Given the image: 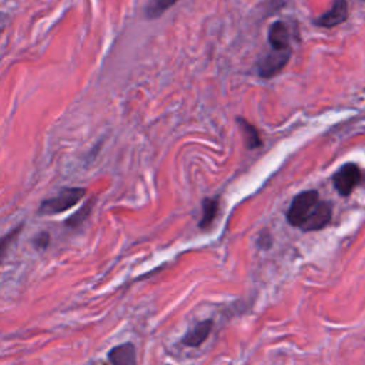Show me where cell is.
Here are the masks:
<instances>
[{
	"instance_id": "obj_1",
	"label": "cell",
	"mask_w": 365,
	"mask_h": 365,
	"mask_svg": "<svg viewBox=\"0 0 365 365\" xmlns=\"http://www.w3.org/2000/svg\"><path fill=\"white\" fill-rule=\"evenodd\" d=\"M86 195V188L83 187H71L61 190L57 195L44 200L38 207V214L41 215H54L64 212L78 204Z\"/></svg>"
},
{
	"instance_id": "obj_2",
	"label": "cell",
	"mask_w": 365,
	"mask_h": 365,
	"mask_svg": "<svg viewBox=\"0 0 365 365\" xmlns=\"http://www.w3.org/2000/svg\"><path fill=\"white\" fill-rule=\"evenodd\" d=\"M318 202H319V197L315 190H308V191L298 194L292 200V202L287 211V221L292 227L301 228L307 222V220L311 217V214L317 208Z\"/></svg>"
},
{
	"instance_id": "obj_3",
	"label": "cell",
	"mask_w": 365,
	"mask_h": 365,
	"mask_svg": "<svg viewBox=\"0 0 365 365\" xmlns=\"http://www.w3.org/2000/svg\"><path fill=\"white\" fill-rule=\"evenodd\" d=\"M289 57H291V50L289 48L272 50L258 61L257 71L264 78L274 77L275 74H278L287 66Z\"/></svg>"
},
{
	"instance_id": "obj_4",
	"label": "cell",
	"mask_w": 365,
	"mask_h": 365,
	"mask_svg": "<svg viewBox=\"0 0 365 365\" xmlns=\"http://www.w3.org/2000/svg\"><path fill=\"white\" fill-rule=\"evenodd\" d=\"M359 180H361L359 168L351 163L344 164L334 175V187L341 195L346 197L358 185Z\"/></svg>"
},
{
	"instance_id": "obj_5",
	"label": "cell",
	"mask_w": 365,
	"mask_h": 365,
	"mask_svg": "<svg viewBox=\"0 0 365 365\" xmlns=\"http://www.w3.org/2000/svg\"><path fill=\"white\" fill-rule=\"evenodd\" d=\"M346 19H348V3L345 0H335L332 3V7L315 20V24L329 29L344 23Z\"/></svg>"
},
{
	"instance_id": "obj_6",
	"label": "cell",
	"mask_w": 365,
	"mask_h": 365,
	"mask_svg": "<svg viewBox=\"0 0 365 365\" xmlns=\"http://www.w3.org/2000/svg\"><path fill=\"white\" fill-rule=\"evenodd\" d=\"M107 358L110 365H137L135 346L131 342L115 345L108 351Z\"/></svg>"
},
{
	"instance_id": "obj_7",
	"label": "cell",
	"mask_w": 365,
	"mask_h": 365,
	"mask_svg": "<svg viewBox=\"0 0 365 365\" xmlns=\"http://www.w3.org/2000/svg\"><path fill=\"white\" fill-rule=\"evenodd\" d=\"M331 217H332V207H331V204L325 202V201H319L317 208L311 214V217L301 227V230H304V231L321 230V228H324L331 221Z\"/></svg>"
},
{
	"instance_id": "obj_8",
	"label": "cell",
	"mask_w": 365,
	"mask_h": 365,
	"mask_svg": "<svg viewBox=\"0 0 365 365\" xmlns=\"http://www.w3.org/2000/svg\"><path fill=\"white\" fill-rule=\"evenodd\" d=\"M268 41L272 50L289 48V31L284 21H275L269 26Z\"/></svg>"
},
{
	"instance_id": "obj_9",
	"label": "cell",
	"mask_w": 365,
	"mask_h": 365,
	"mask_svg": "<svg viewBox=\"0 0 365 365\" xmlns=\"http://www.w3.org/2000/svg\"><path fill=\"white\" fill-rule=\"evenodd\" d=\"M212 328V321L211 319H204L198 324H195L184 336H182V344L187 346H198L201 345L210 335Z\"/></svg>"
},
{
	"instance_id": "obj_10",
	"label": "cell",
	"mask_w": 365,
	"mask_h": 365,
	"mask_svg": "<svg viewBox=\"0 0 365 365\" xmlns=\"http://www.w3.org/2000/svg\"><path fill=\"white\" fill-rule=\"evenodd\" d=\"M218 214V200L217 198H205L202 201V217L200 220V227L207 228L212 224Z\"/></svg>"
},
{
	"instance_id": "obj_11",
	"label": "cell",
	"mask_w": 365,
	"mask_h": 365,
	"mask_svg": "<svg viewBox=\"0 0 365 365\" xmlns=\"http://www.w3.org/2000/svg\"><path fill=\"white\" fill-rule=\"evenodd\" d=\"M238 124L244 133V137H245V144L248 148H257V147H261L262 145V140L258 134V130L251 125L247 120L244 118H238Z\"/></svg>"
},
{
	"instance_id": "obj_12",
	"label": "cell",
	"mask_w": 365,
	"mask_h": 365,
	"mask_svg": "<svg viewBox=\"0 0 365 365\" xmlns=\"http://www.w3.org/2000/svg\"><path fill=\"white\" fill-rule=\"evenodd\" d=\"M177 1L178 0H150L145 7V16L148 19H157Z\"/></svg>"
},
{
	"instance_id": "obj_13",
	"label": "cell",
	"mask_w": 365,
	"mask_h": 365,
	"mask_svg": "<svg viewBox=\"0 0 365 365\" xmlns=\"http://www.w3.org/2000/svg\"><path fill=\"white\" fill-rule=\"evenodd\" d=\"M23 228V224H19L17 227H14L13 230H10L7 234H4L3 237H0V262L3 261V258L6 257L9 248L11 247V244L16 241V238L19 237L20 231Z\"/></svg>"
},
{
	"instance_id": "obj_14",
	"label": "cell",
	"mask_w": 365,
	"mask_h": 365,
	"mask_svg": "<svg viewBox=\"0 0 365 365\" xmlns=\"http://www.w3.org/2000/svg\"><path fill=\"white\" fill-rule=\"evenodd\" d=\"M91 208H93V202H91V201L86 202L77 212H74V214L67 220L66 224H67L68 227H71V228L78 227L80 224H83V222L87 220V217H88L90 212H91Z\"/></svg>"
},
{
	"instance_id": "obj_15",
	"label": "cell",
	"mask_w": 365,
	"mask_h": 365,
	"mask_svg": "<svg viewBox=\"0 0 365 365\" xmlns=\"http://www.w3.org/2000/svg\"><path fill=\"white\" fill-rule=\"evenodd\" d=\"M33 244L37 250H46L50 244V234L47 231H41L38 232L34 238H33Z\"/></svg>"
},
{
	"instance_id": "obj_16",
	"label": "cell",
	"mask_w": 365,
	"mask_h": 365,
	"mask_svg": "<svg viewBox=\"0 0 365 365\" xmlns=\"http://www.w3.org/2000/svg\"><path fill=\"white\" fill-rule=\"evenodd\" d=\"M7 23H9V16L6 13H0V33L4 30Z\"/></svg>"
},
{
	"instance_id": "obj_17",
	"label": "cell",
	"mask_w": 365,
	"mask_h": 365,
	"mask_svg": "<svg viewBox=\"0 0 365 365\" xmlns=\"http://www.w3.org/2000/svg\"><path fill=\"white\" fill-rule=\"evenodd\" d=\"M359 1H365V0H359Z\"/></svg>"
}]
</instances>
